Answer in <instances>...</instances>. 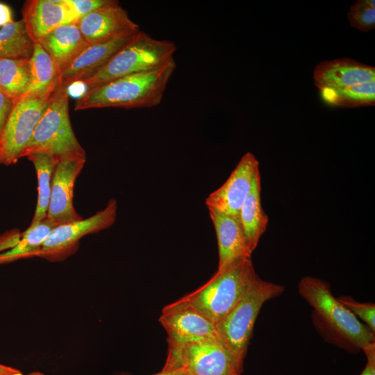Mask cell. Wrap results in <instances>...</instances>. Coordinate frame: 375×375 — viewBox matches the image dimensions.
<instances>
[{
	"instance_id": "obj_11",
	"label": "cell",
	"mask_w": 375,
	"mask_h": 375,
	"mask_svg": "<svg viewBox=\"0 0 375 375\" xmlns=\"http://www.w3.org/2000/svg\"><path fill=\"white\" fill-rule=\"evenodd\" d=\"M117 201L110 199L106 207L92 216L54 227L38 255L49 260L58 258L74 248L83 236L111 226L117 217Z\"/></svg>"
},
{
	"instance_id": "obj_19",
	"label": "cell",
	"mask_w": 375,
	"mask_h": 375,
	"mask_svg": "<svg viewBox=\"0 0 375 375\" xmlns=\"http://www.w3.org/2000/svg\"><path fill=\"white\" fill-rule=\"evenodd\" d=\"M31 83L24 97L48 100L60 84V72L55 62L38 42L30 58Z\"/></svg>"
},
{
	"instance_id": "obj_14",
	"label": "cell",
	"mask_w": 375,
	"mask_h": 375,
	"mask_svg": "<svg viewBox=\"0 0 375 375\" xmlns=\"http://www.w3.org/2000/svg\"><path fill=\"white\" fill-rule=\"evenodd\" d=\"M22 12L26 33L33 43L56 28L78 20L69 0H28Z\"/></svg>"
},
{
	"instance_id": "obj_6",
	"label": "cell",
	"mask_w": 375,
	"mask_h": 375,
	"mask_svg": "<svg viewBox=\"0 0 375 375\" xmlns=\"http://www.w3.org/2000/svg\"><path fill=\"white\" fill-rule=\"evenodd\" d=\"M67 88L60 85L49 98L21 158L35 153L59 156L69 152H85L71 125Z\"/></svg>"
},
{
	"instance_id": "obj_5",
	"label": "cell",
	"mask_w": 375,
	"mask_h": 375,
	"mask_svg": "<svg viewBox=\"0 0 375 375\" xmlns=\"http://www.w3.org/2000/svg\"><path fill=\"white\" fill-rule=\"evenodd\" d=\"M299 292L318 319L347 345L364 351L375 343L374 333L333 295L327 282L305 276L299 283Z\"/></svg>"
},
{
	"instance_id": "obj_12",
	"label": "cell",
	"mask_w": 375,
	"mask_h": 375,
	"mask_svg": "<svg viewBox=\"0 0 375 375\" xmlns=\"http://www.w3.org/2000/svg\"><path fill=\"white\" fill-rule=\"evenodd\" d=\"M76 24L89 45L107 42L140 31L138 24L129 17L119 2L79 18Z\"/></svg>"
},
{
	"instance_id": "obj_34",
	"label": "cell",
	"mask_w": 375,
	"mask_h": 375,
	"mask_svg": "<svg viewBox=\"0 0 375 375\" xmlns=\"http://www.w3.org/2000/svg\"><path fill=\"white\" fill-rule=\"evenodd\" d=\"M27 375H43V374L40 373V372H33V373L28 374Z\"/></svg>"
},
{
	"instance_id": "obj_20",
	"label": "cell",
	"mask_w": 375,
	"mask_h": 375,
	"mask_svg": "<svg viewBox=\"0 0 375 375\" xmlns=\"http://www.w3.org/2000/svg\"><path fill=\"white\" fill-rule=\"evenodd\" d=\"M249 247L253 252L268 225V216L261 203V179L259 169L253 177L251 189L238 215Z\"/></svg>"
},
{
	"instance_id": "obj_4",
	"label": "cell",
	"mask_w": 375,
	"mask_h": 375,
	"mask_svg": "<svg viewBox=\"0 0 375 375\" xmlns=\"http://www.w3.org/2000/svg\"><path fill=\"white\" fill-rule=\"evenodd\" d=\"M176 49L172 41L157 40L140 31L103 66L79 81L88 90L123 76L156 69L173 59Z\"/></svg>"
},
{
	"instance_id": "obj_3",
	"label": "cell",
	"mask_w": 375,
	"mask_h": 375,
	"mask_svg": "<svg viewBox=\"0 0 375 375\" xmlns=\"http://www.w3.org/2000/svg\"><path fill=\"white\" fill-rule=\"evenodd\" d=\"M283 285L264 281L258 276L250 288L219 322L215 324L217 337L242 374L256 318L263 304L281 294Z\"/></svg>"
},
{
	"instance_id": "obj_28",
	"label": "cell",
	"mask_w": 375,
	"mask_h": 375,
	"mask_svg": "<svg viewBox=\"0 0 375 375\" xmlns=\"http://www.w3.org/2000/svg\"><path fill=\"white\" fill-rule=\"evenodd\" d=\"M78 19L101 8L114 4L115 0H69Z\"/></svg>"
},
{
	"instance_id": "obj_9",
	"label": "cell",
	"mask_w": 375,
	"mask_h": 375,
	"mask_svg": "<svg viewBox=\"0 0 375 375\" xmlns=\"http://www.w3.org/2000/svg\"><path fill=\"white\" fill-rule=\"evenodd\" d=\"M85 162V152H69L57 156L47 215L56 226L83 219L75 210L73 197L76 179Z\"/></svg>"
},
{
	"instance_id": "obj_15",
	"label": "cell",
	"mask_w": 375,
	"mask_h": 375,
	"mask_svg": "<svg viewBox=\"0 0 375 375\" xmlns=\"http://www.w3.org/2000/svg\"><path fill=\"white\" fill-rule=\"evenodd\" d=\"M313 80L319 91L340 89L375 81V68L348 58L324 60L315 66Z\"/></svg>"
},
{
	"instance_id": "obj_1",
	"label": "cell",
	"mask_w": 375,
	"mask_h": 375,
	"mask_svg": "<svg viewBox=\"0 0 375 375\" xmlns=\"http://www.w3.org/2000/svg\"><path fill=\"white\" fill-rule=\"evenodd\" d=\"M176 67L173 58L156 69L123 76L90 88L77 99L74 110L155 107L160 103Z\"/></svg>"
},
{
	"instance_id": "obj_21",
	"label": "cell",
	"mask_w": 375,
	"mask_h": 375,
	"mask_svg": "<svg viewBox=\"0 0 375 375\" xmlns=\"http://www.w3.org/2000/svg\"><path fill=\"white\" fill-rule=\"evenodd\" d=\"M31 78L30 58H0V91L15 102L26 94Z\"/></svg>"
},
{
	"instance_id": "obj_32",
	"label": "cell",
	"mask_w": 375,
	"mask_h": 375,
	"mask_svg": "<svg viewBox=\"0 0 375 375\" xmlns=\"http://www.w3.org/2000/svg\"><path fill=\"white\" fill-rule=\"evenodd\" d=\"M0 375H22L17 369L0 364Z\"/></svg>"
},
{
	"instance_id": "obj_13",
	"label": "cell",
	"mask_w": 375,
	"mask_h": 375,
	"mask_svg": "<svg viewBox=\"0 0 375 375\" xmlns=\"http://www.w3.org/2000/svg\"><path fill=\"white\" fill-rule=\"evenodd\" d=\"M259 162L251 152L246 153L226 182L206 199L208 208L238 216L240 210L251 189Z\"/></svg>"
},
{
	"instance_id": "obj_25",
	"label": "cell",
	"mask_w": 375,
	"mask_h": 375,
	"mask_svg": "<svg viewBox=\"0 0 375 375\" xmlns=\"http://www.w3.org/2000/svg\"><path fill=\"white\" fill-rule=\"evenodd\" d=\"M33 42L28 37L22 19L13 21L0 29V58H31Z\"/></svg>"
},
{
	"instance_id": "obj_30",
	"label": "cell",
	"mask_w": 375,
	"mask_h": 375,
	"mask_svg": "<svg viewBox=\"0 0 375 375\" xmlns=\"http://www.w3.org/2000/svg\"><path fill=\"white\" fill-rule=\"evenodd\" d=\"M363 351L366 355L367 363L360 375H375V343Z\"/></svg>"
},
{
	"instance_id": "obj_17",
	"label": "cell",
	"mask_w": 375,
	"mask_h": 375,
	"mask_svg": "<svg viewBox=\"0 0 375 375\" xmlns=\"http://www.w3.org/2000/svg\"><path fill=\"white\" fill-rule=\"evenodd\" d=\"M122 36L107 42L89 45L60 74V84L68 87L103 66L135 35Z\"/></svg>"
},
{
	"instance_id": "obj_27",
	"label": "cell",
	"mask_w": 375,
	"mask_h": 375,
	"mask_svg": "<svg viewBox=\"0 0 375 375\" xmlns=\"http://www.w3.org/2000/svg\"><path fill=\"white\" fill-rule=\"evenodd\" d=\"M338 301L357 318L361 319L372 333H375V305L372 303H360L349 296H342Z\"/></svg>"
},
{
	"instance_id": "obj_33",
	"label": "cell",
	"mask_w": 375,
	"mask_h": 375,
	"mask_svg": "<svg viewBox=\"0 0 375 375\" xmlns=\"http://www.w3.org/2000/svg\"><path fill=\"white\" fill-rule=\"evenodd\" d=\"M153 375H186V374L181 372L161 370L160 372Z\"/></svg>"
},
{
	"instance_id": "obj_31",
	"label": "cell",
	"mask_w": 375,
	"mask_h": 375,
	"mask_svg": "<svg viewBox=\"0 0 375 375\" xmlns=\"http://www.w3.org/2000/svg\"><path fill=\"white\" fill-rule=\"evenodd\" d=\"M12 22L10 8L7 4L0 2V26L3 27Z\"/></svg>"
},
{
	"instance_id": "obj_23",
	"label": "cell",
	"mask_w": 375,
	"mask_h": 375,
	"mask_svg": "<svg viewBox=\"0 0 375 375\" xmlns=\"http://www.w3.org/2000/svg\"><path fill=\"white\" fill-rule=\"evenodd\" d=\"M33 164L38 176V202L35 212L30 226H34L47 217L51 194L53 174L57 162V156L35 153L27 156Z\"/></svg>"
},
{
	"instance_id": "obj_29",
	"label": "cell",
	"mask_w": 375,
	"mask_h": 375,
	"mask_svg": "<svg viewBox=\"0 0 375 375\" xmlns=\"http://www.w3.org/2000/svg\"><path fill=\"white\" fill-rule=\"evenodd\" d=\"M15 101L0 91V136L12 110Z\"/></svg>"
},
{
	"instance_id": "obj_26",
	"label": "cell",
	"mask_w": 375,
	"mask_h": 375,
	"mask_svg": "<svg viewBox=\"0 0 375 375\" xmlns=\"http://www.w3.org/2000/svg\"><path fill=\"white\" fill-rule=\"evenodd\" d=\"M350 25L363 32L375 28V1L358 0L350 7L347 12Z\"/></svg>"
},
{
	"instance_id": "obj_18",
	"label": "cell",
	"mask_w": 375,
	"mask_h": 375,
	"mask_svg": "<svg viewBox=\"0 0 375 375\" xmlns=\"http://www.w3.org/2000/svg\"><path fill=\"white\" fill-rule=\"evenodd\" d=\"M38 43L51 57L60 74L89 46L76 22L56 28Z\"/></svg>"
},
{
	"instance_id": "obj_8",
	"label": "cell",
	"mask_w": 375,
	"mask_h": 375,
	"mask_svg": "<svg viewBox=\"0 0 375 375\" xmlns=\"http://www.w3.org/2000/svg\"><path fill=\"white\" fill-rule=\"evenodd\" d=\"M48 101L23 97L15 102L0 136V165H10L21 158Z\"/></svg>"
},
{
	"instance_id": "obj_7",
	"label": "cell",
	"mask_w": 375,
	"mask_h": 375,
	"mask_svg": "<svg viewBox=\"0 0 375 375\" xmlns=\"http://www.w3.org/2000/svg\"><path fill=\"white\" fill-rule=\"evenodd\" d=\"M162 370L186 375H241L231 355L217 338L182 345L168 344Z\"/></svg>"
},
{
	"instance_id": "obj_2",
	"label": "cell",
	"mask_w": 375,
	"mask_h": 375,
	"mask_svg": "<svg viewBox=\"0 0 375 375\" xmlns=\"http://www.w3.org/2000/svg\"><path fill=\"white\" fill-rule=\"evenodd\" d=\"M258 275L251 258H238L183 298L215 324L241 300Z\"/></svg>"
},
{
	"instance_id": "obj_22",
	"label": "cell",
	"mask_w": 375,
	"mask_h": 375,
	"mask_svg": "<svg viewBox=\"0 0 375 375\" xmlns=\"http://www.w3.org/2000/svg\"><path fill=\"white\" fill-rule=\"evenodd\" d=\"M56 226L47 217L40 223L30 226L14 247L0 253V264L38 256L45 240Z\"/></svg>"
},
{
	"instance_id": "obj_16",
	"label": "cell",
	"mask_w": 375,
	"mask_h": 375,
	"mask_svg": "<svg viewBox=\"0 0 375 375\" xmlns=\"http://www.w3.org/2000/svg\"><path fill=\"white\" fill-rule=\"evenodd\" d=\"M215 230L218 251V269L241 258H251V253L238 216L208 208Z\"/></svg>"
},
{
	"instance_id": "obj_10",
	"label": "cell",
	"mask_w": 375,
	"mask_h": 375,
	"mask_svg": "<svg viewBox=\"0 0 375 375\" xmlns=\"http://www.w3.org/2000/svg\"><path fill=\"white\" fill-rule=\"evenodd\" d=\"M159 322L167 333L168 344L182 345L218 339L215 324L183 297L165 306Z\"/></svg>"
},
{
	"instance_id": "obj_24",
	"label": "cell",
	"mask_w": 375,
	"mask_h": 375,
	"mask_svg": "<svg viewBox=\"0 0 375 375\" xmlns=\"http://www.w3.org/2000/svg\"><path fill=\"white\" fill-rule=\"evenodd\" d=\"M327 103L342 108H352L375 105V81L353 86L320 90Z\"/></svg>"
}]
</instances>
